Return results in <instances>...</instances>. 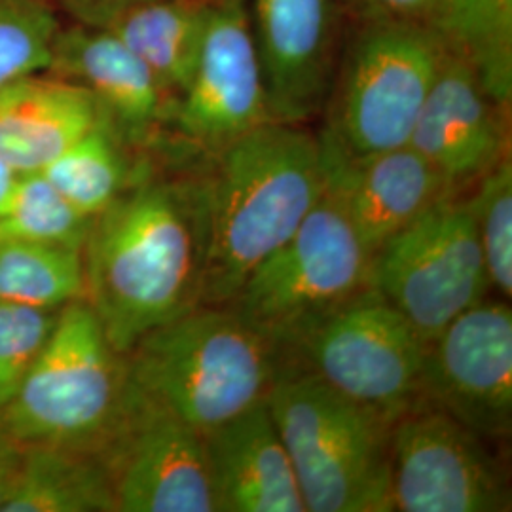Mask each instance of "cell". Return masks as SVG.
Masks as SVG:
<instances>
[{"instance_id": "cell-4", "label": "cell", "mask_w": 512, "mask_h": 512, "mask_svg": "<svg viewBox=\"0 0 512 512\" xmlns=\"http://www.w3.org/2000/svg\"><path fill=\"white\" fill-rule=\"evenodd\" d=\"M266 404L293 463L306 511L393 512V421L293 366H281Z\"/></svg>"}, {"instance_id": "cell-2", "label": "cell", "mask_w": 512, "mask_h": 512, "mask_svg": "<svg viewBox=\"0 0 512 512\" xmlns=\"http://www.w3.org/2000/svg\"><path fill=\"white\" fill-rule=\"evenodd\" d=\"M207 190L202 306H226L256 266L293 238L323 194L319 139L266 122L220 148Z\"/></svg>"}, {"instance_id": "cell-20", "label": "cell", "mask_w": 512, "mask_h": 512, "mask_svg": "<svg viewBox=\"0 0 512 512\" xmlns=\"http://www.w3.org/2000/svg\"><path fill=\"white\" fill-rule=\"evenodd\" d=\"M211 0H143L101 29L137 55L165 93H183L202 46Z\"/></svg>"}, {"instance_id": "cell-17", "label": "cell", "mask_w": 512, "mask_h": 512, "mask_svg": "<svg viewBox=\"0 0 512 512\" xmlns=\"http://www.w3.org/2000/svg\"><path fill=\"white\" fill-rule=\"evenodd\" d=\"M219 512H308L266 401L205 435Z\"/></svg>"}, {"instance_id": "cell-28", "label": "cell", "mask_w": 512, "mask_h": 512, "mask_svg": "<svg viewBox=\"0 0 512 512\" xmlns=\"http://www.w3.org/2000/svg\"><path fill=\"white\" fill-rule=\"evenodd\" d=\"M57 313L0 300V410L37 363L55 327Z\"/></svg>"}, {"instance_id": "cell-1", "label": "cell", "mask_w": 512, "mask_h": 512, "mask_svg": "<svg viewBox=\"0 0 512 512\" xmlns=\"http://www.w3.org/2000/svg\"><path fill=\"white\" fill-rule=\"evenodd\" d=\"M205 249V186L141 184L93 217L86 293L116 353L202 306Z\"/></svg>"}, {"instance_id": "cell-27", "label": "cell", "mask_w": 512, "mask_h": 512, "mask_svg": "<svg viewBox=\"0 0 512 512\" xmlns=\"http://www.w3.org/2000/svg\"><path fill=\"white\" fill-rule=\"evenodd\" d=\"M61 31L46 0H0V88L50 69Z\"/></svg>"}, {"instance_id": "cell-26", "label": "cell", "mask_w": 512, "mask_h": 512, "mask_svg": "<svg viewBox=\"0 0 512 512\" xmlns=\"http://www.w3.org/2000/svg\"><path fill=\"white\" fill-rule=\"evenodd\" d=\"M484 258L490 291L512 296V164L511 154L476 181L469 198Z\"/></svg>"}, {"instance_id": "cell-3", "label": "cell", "mask_w": 512, "mask_h": 512, "mask_svg": "<svg viewBox=\"0 0 512 512\" xmlns=\"http://www.w3.org/2000/svg\"><path fill=\"white\" fill-rule=\"evenodd\" d=\"M126 363L129 389L203 437L266 401L281 351L230 306H198L148 332Z\"/></svg>"}, {"instance_id": "cell-6", "label": "cell", "mask_w": 512, "mask_h": 512, "mask_svg": "<svg viewBox=\"0 0 512 512\" xmlns=\"http://www.w3.org/2000/svg\"><path fill=\"white\" fill-rule=\"evenodd\" d=\"M372 253L323 190L293 238L264 258L226 304L283 353L319 319L370 287Z\"/></svg>"}, {"instance_id": "cell-15", "label": "cell", "mask_w": 512, "mask_h": 512, "mask_svg": "<svg viewBox=\"0 0 512 512\" xmlns=\"http://www.w3.org/2000/svg\"><path fill=\"white\" fill-rule=\"evenodd\" d=\"M319 148L323 190L342 207L372 256L444 194L456 190L408 145L353 156L319 137Z\"/></svg>"}, {"instance_id": "cell-31", "label": "cell", "mask_w": 512, "mask_h": 512, "mask_svg": "<svg viewBox=\"0 0 512 512\" xmlns=\"http://www.w3.org/2000/svg\"><path fill=\"white\" fill-rule=\"evenodd\" d=\"M67 12H71L78 23L88 27H105L129 6L143 0H57Z\"/></svg>"}, {"instance_id": "cell-25", "label": "cell", "mask_w": 512, "mask_h": 512, "mask_svg": "<svg viewBox=\"0 0 512 512\" xmlns=\"http://www.w3.org/2000/svg\"><path fill=\"white\" fill-rule=\"evenodd\" d=\"M93 217L76 209L40 171L19 175L0 213V239L54 243L84 251Z\"/></svg>"}, {"instance_id": "cell-13", "label": "cell", "mask_w": 512, "mask_h": 512, "mask_svg": "<svg viewBox=\"0 0 512 512\" xmlns=\"http://www.w3.org/2000/svg\"><path fill=\"white\" fill-rule=\"evenodd\" d=\"M181 95V128L213 150L274 122L266 103L249 0L211 2L198 59Z\"/></svg>"}, {"instance_id": "cell-9", "label": "cell", "mask_w": 512, "mask_h": 512, "mask_svg": "<svg viewBox=\"0 0 512 512\" xmlns=\"http://www.w3.org/2000/svg\"><path fill=\"white\" fill-rule=\"evenodd\" d=\"M370 287L429 344L490 293L469 198L444 194L372 256Z\"/></svg>"}, {"instance_id": "cell-29", "label": "cell", "mask_w": 512, "mask_h": 512, "mask_svg": "<svg viewBox=\"0 0 512 512\" xmlns=\"http://www.w3.org/2000/svg\"><path fill=\"white\" fill-rule=\"evenodd\" d=\"M365 23H421L435 27L446 0H349Z\"/></svg>"}, {"instance_id": "cell-22", "label": "cell", "mask_w": 512, "mask_h": 512, "mask_svg": "<svg viewBox=\"0 0 512 512\" xmlns=\"http://www.w3.org/2000/svg\"><path fill=\"white\" fill-rule=\"evenodd\" d=\"M435 29L503 107L512 99V0H446Z\"/></svg>"}, {"instance_id": "cell-21", "label": "cell", "mask_w": 512, "mask_h": 512, "mask_svg": "<svg viewBox=\"0 0 512 512\" xmlns=\"http://www.w3.org/2000/svg\"><path fill=\"white\" fill-rule=\"evenodd\" d=\"M2 511H114L105 461L99 454L71 446L31 444L18 488Z\"/></svg>"}, {"instance_id": "cell-30", "label": "cell", "mask_w": 512, "mask_h": 512, "mask_svg": "<svg viewBox=\"0 0 512 512\" xmlns=\"http://www.w3.org/2000/svg\"><path fill=\"white\" fill-rule=\"evenodd\" d=\"M27 444L14 439L0 427V511L18 488Z\"/></svg>"}, {"instance_id": "cell-10", "label": "cell", "mask_w": 512, "mask_h": 512, "mask_svg": "<svg viewBox=\"0 0 512 512\" xmlns=\"http://www.w3.org/2000/svg\"><path fill=\"white\" fill-rule=\"evenodd\" d=\"M486 444L427 399L408 408L389 435L393 511H511L507 476Z\"/></svg>"}, {"instance_id": "cell-5", "label": "cell", "mask_w": 512, "mask_h": 512, "mask_svg": "<svg viewBox=\"0 0 512 512\" xmlns=\"http://www.w3.org/2000/svg\"><path fill=\"white\" fill-rule=\"evenodd\" d=\"M128 404V372L95 311L80 298L57 313L37 363L0 410V427L31 444H59L103 456Z\"/></svg>"}, {"instance_id": "cell-32", "label": "cell", "mask_w": 512, "mask_h": 512, "mask_svg": "<svg viewBox=\"0 0 512 512\" xmlns=\"http://www.w3.org/2000/svg\"><path fill=\"white\" fill-rule=\"evenodd\" d=\"M18 173L0 158V213L6 209L10 196L18 183Z\"/></svg>"}, {"instance_id": "cell-8", "label": "cell", "mask_w": 512, "mask_h": 512, "mask_svg": "<svg viewBox=\"0 0 512 512\" xmlns=\"http://www.w3.org/2000/svg\"><path fill=\"white\" fill-rule=\"evenodd\" d=\"M427 342L401 311L368 287L330 311L281 353L336 393L395 421L423 399Z\"/></svg>"}, {"instance_id": "cell-16", "label": "cell", "mask_w": 512, "mask_h": 512, "mask_svg": "<svg viewBox=\"0 0 512 512\" xmlns=\"http://www.w3.org/2000/svg\"><path fill=\"white\" fill-rule=\"evenodd\" d=\"M507 112L486 92L473 65L450 52L421 107L408 147L458 190L509 156Z\"/></svg>"}, {"instance_id": "cell-19", "label": "cell", "mask_w": 512, "mask_h": 512, "mask_svg": "<svg viewBox=\"0 0 512 512\" xmlns=\"http://www.w3.org/2000/svg\"><path fill=\"white\" fill-rule=\"evenodd\" d=\"M50 73L93 93L120 128L145 135L165 107L164 88L147 65L107 29L78 23L55 38Z\"/></svg>"}, {"instance_id": "cell-7", "label": "cell", "mask_w": 512, "mask_h": 512, "mask_svg": "<svg viewBox=\"0 0 512 512\" xmlns=\"http://www.w3.org/2000/svg\"><path fill=\"white\" fill-rule=\"evenodd\" d=\"M448 54L431 25L365 23L332 82L321 137L353 156L406 147Z\"/></svg>"}, {"instance_id": "cell-18", "label": "cell", "mask_w": 512, "mask_h": 512, "mask_svg": "<svg viewBox=\"0 0 512 512\" xmlns=\"http://www.w3.org/2000/svg\"><path fill=\"white\" fill-rule=\"evenodd\" d=\"M107 118L90 90L37 74L0 88V158L18 175L38 173Z\"/></svg>"}, {"instance_id": "cell-23", "label": "cell", "mask_w": 512, "mask_h": 512, "mask_svg": "<svg viewBox=\"0 0 512 512\" xmlns=\"http://www.w3.org/2000/svg\"><path fill=\"white\" fill-rule=\"evenodd\" d=\"M84 293L82 251L54 243L0 239V300L57 310Z\"/></svg>"}, {"instance_id": "cell-24", "label": "cell", "mask_w": 512, "mask_h": 512, "mask_svg": "<svg viewBox=\"0 0 512 512\" xmlns=\"http://www.w3.org/2000/svg\"><path fill=\"white\" fill-rule=\"evenodd\" d=\"M82 213L95 217L126 188L128 167L107 118L40 171Z\"/></svg>"}, {"instance_id": "cell-11", "label": "cell", "mask_w": 512, "mask_h": 512, "mask_svg": "<svg viewBox=\"0 0 512 512\" xmlns=\"http://www.w3.org/2000/svg\"><path fill=\"white\" fill-rule=\"evenodd\" d=\"M101 458L114 511L219 512L205 437L129 385L124 420Z\"/></svg>"}, {"instance_id": "cell-14", "label": "cell", "mask_w": 512, "mask_h": 512, "mask_svg": "<svg viewBox=\"0 0 512 512\" xmlns=\"http://www.w3.org/2000/svg\"><path fill=\"white\" fill-rule=\"evenodd\" d=\"M274 122L302 126L329 101L334 69L332 0H249Z\"/></svg>"}, {"instance_id": "cell-12", "label": "cell", "mask_w": 512, "mask_h": 512, "mask_svg": "<svg viewBox=\"0 0 512 512\" xmlns=\"http://www.w3.org/2000/svg\"><path fill=\"white\" fill-rule=\"evenodd\" d=\"M423 399L486 442L512 431V311L484 298L427 344Z\"/></svg>"}]
</instances>
